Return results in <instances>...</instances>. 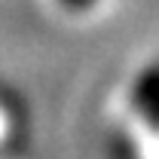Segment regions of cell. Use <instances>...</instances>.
Instances as JSON below:
<instances>
[{
    "instance_id": "cell-1",
    "label": "cell",
    "mask_w": 159,
    "mask_h": 159,
    "mask_svg": "<svg viewBox=\"0 0 159 159\" xmlns=\"http://www.w3.org/2000/svg\"><path fill=\"white\" fill-rule=\"evenodd\" d=\"M98 0H58V6H64L67 12H89Z\"/></svg>"
}]
</instances>
